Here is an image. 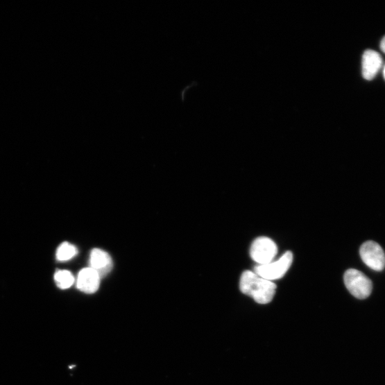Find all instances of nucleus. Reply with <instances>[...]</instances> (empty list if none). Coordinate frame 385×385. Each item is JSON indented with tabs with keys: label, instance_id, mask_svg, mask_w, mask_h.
<instances>
[{
	"label": "nucleus",
	"instance_id": "obj_1",
	"mask_svg": "<svg viewBox=\"0 0 385 385\" xmlns=\"http://www.w3.org/2000/svg\"><path fill=\"white\" fill-rule=\"evenodd\" d=\"M277 286L273 281L257 275L255 272L246 271L240 280L241 291L259 304L271 302L275 294Z\"/></svg>",
	"mask_w": 385,
	"mask_h": 385
},
{
	"label": "nucleus",
	"instance_id": "obj_2",
	"mask_svg": "<svg viewBox=\"0 0 385 385\" xmlns=\"http://www.w3.org/2000/svg\"><path fill=\"white\" fill-rule=\"evenodd\" d=\"M344 282L348 291L358 299H366L372 293V281L361 271L348 270L344 275Z\"/></svg>",
	"mask_w": 385,
	"mask_h": 385
},
{
	"label": "nucleus",
	"instance_id": "obj_3",
	"mask_svg": "<svg viewBox=\"0 0 385 385\" xmlns=\"http://www.w3.org/2000/svg\"><path fill=\"white\" fill-rule=\"evenodd\" d=\"M293 261L291 251H287L277 261L255 267L254 272L268 280H275L284 277L291 268Z\"/></svg>",
	"mask_w": 385,
	"mask_h": 385
},
{
	"label": "nucleus",
	"instance_id": "obj_4",
	"mask_svg": "<svg viewBox=\"0 0 385 385\" xmlns=\"http://www.w3.org/2000/svg\"><path fill=\"white\" fill-rule=\"evenodd\" d=\"M250 253L255 262L259 265H265L273 262L277 253V247L271 239L259 237L253 242Z\"/></svg>",
	"mask_w": 385,
	"mask_h": 385
},
{
	"label": "nucleus",
	"instance_id": "obj_5",
	"mask_svg": "<svg viewBox=\"0 0 385 385\" xmlns=\"http://www.w3.org/2000/svg\"><path fill=\"white\" fill-rule=\"evenodd\" d=\"M363 262L371 269L381 271L385 267V253L382 247L374 241H367L359 250Z\"/></svg>",
	"mask_w": 385,
	"mask_h": 385
},
{
	"label": "nucleus",
	"instance_id": "obj_6",
	"mask_svg": "<svg viewBox=\"0 0 385 385\" xmlns=\"http://www.w3.org/2000/svg\"><path fill=\"white\" fill-rule=\"evenodd\" d=\"M383 61L377 51L368 49L365 51L362 60V74L368 81L373 80L381 69Z\"/></svg>",
	"mask_w": 385,
	"mask_h": 385
},
{
	"label": "nucleus",
	"instance_id": "obj_7",
	"mask_svg": "<svg viewBox=\"0 0 385 385\" xmlns=\"http://www.w3.org/2000/svg\"><path fill=\"white\" fill-rule=\"evenodd\" d=\"M90 268L97 272L100 277H105L113 268L111 256L105 250L95 248L90 255Z\"/></svg>",
	"mask_w": 385,
	"mask_h": 385
},
{
	"label": "nucleus",
	"instance_id": "obj_8",
	"mask_svg": "<svg viewBox=\"0 0 385 385\" xmlns=\"http://www.w3.org/2000/svg\"><path fill=\"white\" fill-rule=\"evenodd\" d=\"M101 277L92 268L83 269L77 277L76 286L81 291L92 294L99 288Z\"/></svg>",
	"mask_w": 385,
	"mask_h": 385
},
{
	"label": "nucleus",
	"instance_id": "obj_9",
	"mask_svg": "<svg viewBox=\"0 0 385 385\" xmlns=\"http://www.w3.org/2000/svg\"><path fill=\"white\" fill-rule=\"evenodd\" d=\"M55 280L58 288L62 290L69 289L74 284V277L68 271H58L55 275Z\"/></svg>",
	"mask_w": 385,
	"mask_h": 385
},
{
	"label": "nucleus",
	"instance_id": "obj_10",
	"mask_svg": "<svg viewBox=\"0 0 385 385\" xmlns=\"http://www.w3.org/2000/svg\"><path fill=\"white\" fill-rule=\"evenodd\" d=\"M77 253L78 250L74 245L65 242L58 249L57 259L60 262H67L74 258Z\"/></svg>",
	"mask_w": 385,
	"mask_h": 385
},
{
	"label": "nucleus",
	"instance_id": "obj_11",
	"mask_svg": "<svg viewBox=\"0 0 385 385\" xmlns=\"http://www.w3.org/2000/svg\"><path fill=\"white\" fill-rule=\"evenodd\" d=\"M380 48L383 53L385 54V36L382 38L381 41Z\"/></svg>",
	"mask_w": 385,
	"mask_h": 385
},
{
	"label": "nucleus",
	"instance_id": "obj_12",
	"mask_svg": "<svg viewBox=\"0 0 385 385\" xmlns=\"http://www.w3.org/2000/svg\"><path fill=\"white\" fill-rule=\"evenodd\" d=\"M383 75H384V78L385 80V65H384V69H383Z\"/></svg>",
	"mask_w": 385,
	"mask_h": 385
}]
</instances>
